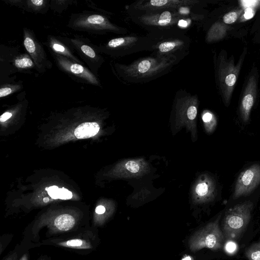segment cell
Masks as SVG:
<instances>
[{"mask_svg": "<svg viewBox=\"0 0 260 260\" xmlns=\"http://www.w3.org/2000/svg\"><path fill=\"white\" fill-rule=\"evenodd\" d=\"M188 54L167 56L150 55L139 58L128 64L111 61L110 67L113 74L123 84L145 83L170 73Z\"/></svg>", "mask_w": 260, "mask_h": 260, "instance_id": "obj_1", "label": "cell"}, {"mask_svg": "<svg viewBox=\"0 0 260 260\" xmlns=\"http://www.w3.org/2000/svg\"><path fill=\"white\" fill-rule=\"evenodd\" d=\"M183 8L149 12L126 11L132 22L149 32L187 27L197 16L193 12H183Z\"/></svg>", "mask_w": 260, "mask_h": 260, "instance_id": "obj_2", "label": "cell"}, {"mask_svg": "<svg viewBox=\"0 0 260 260\" xmlns=\"http://www.w3.org/2000/svg\"><path fill=\"white\" fill-rule=\"evenodd\" d=\"M247 53L245 48L236 64L233 56L228 57L223 50L213 57L216 86L223 103L228 107L230 104L233 90Z\"/></svg>", "mask_w": 260, "mask_h": 260, "instance_id": "obj_3", "label": "cell"}, {"mask_svg": "<svg viewBox=\"0 0 260 260\" xmlns=\"http://www.w3.org/2000/svg\"><path fill=\"white\" fill-rule=\"evenodd\" d=\"M154 42L151 55L167 56L189 53L191 40L184 29L175 28L147 32Z\"/></svg>", "mask_w": 260, "mask_h": 260, "instance_id": "obj_4", "label": "cell"}, {"mask_svg": "<svg viewBox=\"0 0 260 260\" xmlns=\"http://www.w3.org/2000/svg\"><path fill=\"white\" fill-rule=\"evenodd\" d=\"M67 26L74 30L96 35L113 33L123 36L129 32L126 28L112 23L106 16L89 11L72 14Z\"/></svg>", "mask_w": 260, "mask_h": 260, "instance_id": "obj_5", "label": "cell"}, {"mask_svg": "<svg viewBox=\"0 0 260 260\" xmlns=\"http://www.w3.org/2000/svg\"><path fill=\"white\" fill-rule=\"evenodd\" d=\"M154 42L147 35L131 34L111 39L95 46L101 54L118 58L143 51H151Z\"/></svg>", "mask_w": 260, "mask_h": 260, "instance_id": "obj_6", "label": "cell"}, {"mask_svg": "<svg viewBox=\"0 0 260 260\" xmlns=\"http://www.w3.org/2000/svg\"><path fill=\"white\" fill-rule=\"evenodd\" d=\"M251 200L238 203L225 212L222 224V231L225 240H236L248 225L253 209Z\"/></svg>", "mask_w": 260, "mask_h": 260, "instance_id": "obj_7", "label": "cell"}, {"mask_svg": "<svg viewBox=\"0 0 260 260\" xmlns=\"http://www.w3.org/2000/svg\"><path fill=\"white\" fill-rule=\"evenodd\" d=\"M221 214L217 218L194 233L190 238L188 246L192 252L198 251L206 248L217 250L222 247L224 240L219 222Z\"/></svg>", "mask_w": 260, "mask_h": 260, "instance_id": "obj_8", "label": "cell"}, {"mask_svg": "<svg viewBox=\"0 0 260 260\" xmlns=\"http://www.w3.org/2000/svg\"><path fill=\"white\" fill-rule=\"evenodd\" d=\"M63 38L86 67L98 76L99 70L105 62V58L97 50L95 45L88 39L79 36Z\"/></svg>", "mask_w": 260, "mask_h": 260, "instance_id": "obj_9", "label": "cell"}, {"mask_svg": "<svg viewBox=\"0 0 260 260\" xmlns=\"http://www.w3.org/2000/svg\"><path fill=\"white\" fill-rule=\"evenodd\" d=\"M50 52L59 70L73 80L79 83L102 87L98 76L95 75L86 66L53 52Z\"/></svg>", "mask_w": 260, "mask_h": 260, "instance_id": "obj_10", "label": "cell"}, {"mask_svg": "<svg viewBox=\"0 0 260 260\" xmlns=\"http://www.w3.org/2000/svg\"><path fill=\"white\" fill-rule=\"evenodd\" d=\"M258 73L253 68L242 90L238 105V116L241 123L247 124L253 107L256 101L257 91Z\"/></svg>", "mask_w": 260, "mask_h": 260, "instance_id": "obj_11", "label": "cell"}, {"mask_svg": "<svg viewBox=\"0 0 260 260\" xmlns=\"http://www.w3.org/2000/svg\"><path fill=\"white\" fill-rule=\"evenodd\" d=\"M260 185V162H254L243 169L238 175L234 187L232 199L246 197Z\"/></svg>", "mask_w": 260, "mask_h": 260, "instance_id": "obj_12", "label": "cell"}, {"mask_svg": "<svg viewBox=\"0 0 260 260\" xmlns=\"http://www.w3.org/2000/svg\"><path fill=\"white\" fill-rule=\"evenodd\" d=\"M23 45L27 53L34 61L37 71L44 74L52 68V62L48 59L43 45L38 40L34 31L29 28L23 29Z\"/></svg>", "mask_w": 260, "mask_h": 260, "instance_id": "obj_13", "label": "cell"}, {"mask_svg": "<svg viewBox=\"0 0 260 260\" xmlns=\"http://www.w3.org/2000/svg\"><path fill=\"white\" fill-rule=\"evenodd\" d=\"M198 0H139L126 7V11L149 12L164 10H179L185 7H196Z\"/></svg>", "mask_w": 260, "mask_h": 260, "instance_id": "obj_14", "label": "cell"}, {"mask_svg": "<svg viewBox=\"0 0 260 260\" xmlns=\"http://www.w3.org/2000/svg\"><path fill=\"white\" fill-rule=\"evenodd\" d=\"M78 220L73 214L61 213L55 216L41 220L33 226L32 232L37 234L43 227L50 234H56L70 231L77 226Z\"/></svg>", "mask_w": 260, "mask_h": 260, "instance_id": "obj_15", "label": "cell"}, {"mask_svg": "<svg viewBox=\"0 0 260 260\" xmlns=\"http://www.w3.org/2000/svg\"><path fill=\"white\" fill-rule=\"evenodd\" d=\"M46 45L50 52L64 56L71 60L85 65L75 50L66 41L63 37L49 35Z\"/></svg>", "mask_w": 260, "mask_h": 260, "instance_id": "obj_16", "label": "cell"}, {"mask_svg": "<svg viewBox=\"0 0 260 260\" xmlns=\"http://www.w3.org/2000/svg\"><path fill=\"white\" fill-rule=\"evenodd\" d=\"M5 2L34 13L44 14L50 8V1L47 0H9Z\"/></svg>", "mask_w": 260, "mask_h": 260, "instance_id": "obj_17", "label": "cell"}, {"mask_svg": "<svg viewBox=\"0 0 260 260\" xmlns=\"http://www.w3.org/2000/svg\"><path fill=\"white\" fill-rule=\"evenodd\" d=\"M11 62L16 71L19 72L29 73L32 69L37 70L34 61L27 53L15 55Z\"/></svg>", "mask_w": 260, "mask_h": 260, "instance_id": "obj_18", "label": "cell"}, {"mask_svg": "<svg viewBox=\"0 0 260 260\" xmlns=\"http://www.w3.org/2000/svg\"><path fill=\"white\" fill-rule=\"evenodd\" d=\"M99 129V125L96 122H84L75 128L74 135L78 139H86L96 135Z\"/></svg>", "mask_w": 260, "mask_h": 260, "instance_id": "obj_19", "label": "cell"}, {"mask_svg": "<svg viewBox=\"0 0 260 260\" xmlns=\"http://www.w3.org/2000/svg\"><path fill=\"white\" fill-rule=\"evenodd\" d=\"M55 243L62 247L77 249H88L93 247L89 240L80 237L59 241Z\"/></svg>", "mask_w": 260, "mask_h": 260, "instance_id": "obj_20", "label": "cell"}, {"mask_svg": "<svg viewBox=\"0 0 260 260\" xmlns=\"http://www.w3.org/2000/svg\"><path fill=\"white\" fill-rule=\"evenodd\" d=\"M225 34V28L220 22L214 23L207 31L205 40L208 43L217 41Z\"/></svg>", "mask_w": 260, "mask_h": 260, "instance_id": "obj_21", "label": "cell"}, {"mask_svg": "<svg viewBox=\"0 0 260 260\" xmlns=\"http://www.w3.org/2000/svg\"><path fill=\"white\" fill-rule=\"evenodd\" d=\"M46 190L49 196L54 199L69 200L73 197L71 191L64 187L59 188L56 185L46 188Z\"/></svg>", "mask_w": 260, "mask_h": 260, "instance_id": "obj_22", "label": "cell"}, {"mask_svg": "<svg viewBox=\"0 0 260 260\" xmlns=\"http://www.w3.org/2000/svg\"><path fill=\"white\" fill-rule=\"evenodd\" d=\"M210 180L207 182H203L198 184L196 187V191L198 196L201 197H206L208 195L214 194L215 190V184L210 182Z\"/></svg>", "mask_w": 260, "mask_h": 260, "instance_id": "obj_23", "label": "cell"}, {"mask_svg": "<svg viewBox=\"0 0 260 260\" xmlns=\"http://www.w3.org/2000/svg\"><path fill=\"white\" fill-rule=\"evenodd\" d=\"M245 255L248 260H260V240L247 247Z\"/></svg>", "mask_w": 260, "mask_h": 260, "instance_id": "obj_24", "label": "cell"}, {"mask_svg": "<svg viewBox=\"0 0 260 260\" xmlns=\"http://www.w3.org/2000/svg\"><path fill=\"white\" fill-rule=\"evenodd\" d=\"M22 85L20 83H4L1 85L0 98H2L21 90Z\"/></svg>", "mask_w": 260, "mask_h": 260, "instance_id": "obj_25", "label": "cell"}, {"mask_svg": "<svg viewBox=\"0 0 260 260\" xmlns=\"http://www.w3.org/2000/svg\"><path fill=\"white\" fill-rule=\"evenodd\" d=\"M73 2L72 1H50V8L55 11L60 13L67 9L70 3Z\"/></svg>", "mask_w": 260, "mask_h": 260, "instance_id": "obj_26", "label": "cell"}, {"mask_svg": "<svg viewBox=\"0 0 260 260\" xmlns=\"http://www.w3.org/2000/svg\"><path fill=\"white\" fill-rule=\"evenodd\" d=\"M239 14L237 11L230 12L223 16V21L225 24H232L237 20Z\"/></svg>", "mask_w": 260, "mask_h": 260, "instance_id": "obj_27", "label": "cell"}, {"mask_svg": "<svg viewBox=\"0 0 260 260\" xmlns=\"http://www.w3.org/2000/svg\"><path fill=\"white\" fill-rule=\"evenodd\" d=\"M126 169L131 173H137L140 169L139 165L134 161H128L125 164Z\"/></svg>", "mask_w": 260, "mask_h": 260, "instance_id": "obj_28", "label": "cell"}, {"mask_svg": "<svg viewBox=\"0 0 260 260\" xmlns=\"http://www.w3.org/2000/svg\"><path fill=\"white\" fill-rule=\"evenodd\" d=\"M259 1H241V5L245 9L253 8L258 5Z\"/></svg>", "mask_w": 260, "mask_h": 260, "instance_id": "obj_29", "label": "cell"}, {"mask_svg": "<svg viewBox=\"0 0 260 260\" xmlns=\"http://www.w3.org/2000/svg\"><path fill=\"white\" fill-rule=\"evenodd\" d=\"M255 11L253 8H247L244 10L243 17L245 20H248L252 18L255 15Z\"/></svg>", "mask_w": 260, "mask_h": 260, "instance_id": "obj_30", "label": "cell"}, {"mask_svg": "<svg viewBox=\"0 0 260 260\" xmlns=\"http://www.w3.org/2000/svg\"><path fill=\"white\" fill-rule=\"evenodd\" d=\"M203 120L205 123H208L212 121H215L214 115L210 112H206L203 116Z\"/></svg>", "mask_w": 260, "mask_h": 260, "instance_id": "obj_31", "label": "cell"}, {"mask_svg": "<svg viewBox=\"0 0 260 260\" xmlns=\"http://www.w3.org/2000/svg\"><path fill=\"white\" fill-rule=\"evenodd\" d=\"M12 116V113L10 112H6L3 113L0 117V121L5 122L7 119H9Z\"/></svg>", "mask_w": 260, "mask_h": 260, "instance_id": "obj_32", "label": "cell"}, {"mask_svg": "<svg viewBox=\"0 0 260 260\" xmlns=\"http://www.w3.org/2000/svg\"><path fill=\"white\" fill-rule=\"evenodd\" d=\"M17 257V254L16 253H14L13 254H11L4 260H16Z\"/></svg>", "mask_w": 260, "mask_h": 260, "instance_id": "obj_33", "label": "cell"}, {"mask_svg": "<svg viewBox=\"0 0 260 260\" xmlns=\"http://www.w3.org/2000/svg\"><path fill=\"white\" fill-rule=\"evenodd\" d=\"M193 258L190 255H187L184 256L181 260H192Z\"/></svg>", "mask_w": 260, "mask_h": 260, "instance_id": "obj_34", "label": "cell"}, {"mask_svg": "<svg viewBox=\"0 0 260 260\" xmlns=\"http://www.w3.org/2000/svg\"><path fill=\"white\" fill-rule=\"evenodd\" d=\"M20 260H28V255L27 253H25L23 255V256L21 257Z\"/></svg>", "mask_w": 260, "mask_h": 260, "instance_id": "obj_35", "label": "cell"}, {"mask_svg": "<svg viewBox=\"0 0 260 260\" xmlns=\"http://www.w3.org/2000/svg\"><path fill=\"white\" fill-rule=\"evenodd\" d=\"M40 260H46L45 258H41Z\"/></svg>", "mask_w": 260, "mask_h": 260, "instance_id": "obj_36", "label": "cell"}]
</instances>
